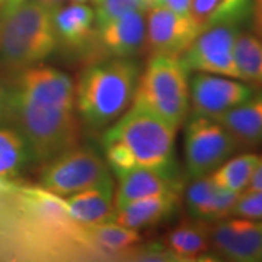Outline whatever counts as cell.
I'll return each mask as SVG.
<instances>
[{
  "mask_svg": "<svg viewBox=\"0 0 262 262\" xmlns=\"http://www.w3.org/2000/svg\"><path fill=\"white\" fill-rule=\"evenodd\" d=\"M237 34L236 25L211 27L200 32L179 58L188 72L227 76L242 80L233 54Z\"/></svg>",
  "mask_w": 262,
  "mask_h": 262,
  "instance_id": "obj_8",
  "label": "cell"
},
{
  "mask_svg": "<svg viewBox=\"0 0 262 262\" xmlns=\"http://www.w3.org/2000/svg\"><path fill=\"white\" fill-rule=\"evenodd\" d=\"M64 215L77 226H89L108 222L113 214L115 188L111 177L67 196H58Z\"/></svg>",
  "mask_w": 262,
  "mask_h": 262,
  "instance_id": "obj_14",
  "label": "cell"
},
{
  "mask_svg": "<svg viewBox=\"0 0 262 262\" xmlns=\"http://www.w3.org/2000/svg\"><path fill=\"white\" fill-rule=\"evenodd\" d=\"M95 6V28L131 10H143L140 0H99Z\"/></svg>",
  "mask_w": 262,
  "mask_h": 262,
  "instance_id": "obj_26",
  "label": "cell"
},
{
  "mask_svg": "<svg viewBox=\"0 0 262 262\" xmlns=\"http://www.w3.org/2000/svg\"><path fill=\"white\" fill-rule=\"evenodd\" d=\"M241 194L217 185L210 175L200 177L187 189V208L194 220L217 222L232 214Z\"/></svg>",
  "mask_w": 262,
  "mask_h": 262,
  "instance_id": "obj_15",
  "label": "cell"
},
{
  "mask_svg": "<svg viewBox=\"0 0 262 262\" xmlns=\"http://www.w3.org/2000/svg\"><path fill=\"white\" fill-rule=\"evenodd\" d=\"M2 2H3V0H0V3H2Z\"/></svg>",
  "mask_w": 262,
  "mask_h": 262,
  "instance_id": "obj_37",
  "label": "cell"
},
{
  "mask_svg": "<svg viewBox=\"0 0 262 262\" xmlns=\"http://www.w3.org/2000/svg\"><path fill=\"white\" fill-rule=\"evenodd\" d=\"M32 160L25 136L15 128L0 127V181L18 177Z\"/></svg>",
  "mask_w": 262,
  "mask_h": 262,
  "instance_id": "obj_23",
  "label": "cell"
},
{
  "mask_svg": "<svg viewBox=\"0 0 262 262\" xmlns=\"http://www.w3.org/2000/svg\"><path fill=\"white\" fill-rule=\"evenodd\" d=\"M72 2H75V3H86L88 0H72Z\"/></svg>",
  "mask_w": 262,
  "mask_h": 262,
  "instance_id": "obj_34",
  "label": "cell"
},
{
  "mask_svg": "<svg viewBox=\"0 0 262 262\" xmlns=\"http://www.w3.org/2000/svg\"><path fill=\"white\" fill-rule=\"evenodd\" d=\"M175 139L173 125L131 103L103 131L101 146L108 168L118 178L136 169L177 170Z\"/></svg>",
  "mask_w": 262,
  "mask_h": 262,
  "instance_id": "obj_1",
  "label": "cell"
},
{
  "mask_svg": "<svg viewBox=\"0 0 262 262\" xmlns=\"http://www.w3.org/2000/svg\"><path fill=\"white\" fill-rule=\"evenodd\" d=\"M259 156L252 153H245L233 159H227L219 168L210 173L217 185L242 194L249 185L253 170L256 168Z\"/></svg>",
  "mask_w": 262,
  "mask_h": 262,
  "instance_id": "obj_24",
  "label": "cell"
},
{
  "mask_svg": "<svg viewBox=\"0 0 262 262\" xmlns=\"http://www.w3.org/2000/svg\"><path fill=\"white\" fill-rule=\"evenodd\" d=\"M96 46L106 58L134 57L144 46V10H131L95 28Z\"/></svg>",
  "mask_w": 262,
  "mask_h": 262,
  "instance_id": "obj_13",
  "label": "cell"
},
{
  "mask_svg": "<svg viewBox=\"0 0 262 262\" xmlns=\"http://www.w3.org/2000/svg\"><path fill=\"white\" fill-rule=\"evenodd\" d=\"M9 105L35 162L46 163L58 153L76 146L77 120L75 110L32 102L12 94Z\"/></svg>",
  "mask_w": 262,
  "mask_h": 262,
  "instance_id": "obj_5",
  "label": "cell"
},
{
  "mask_svg": "<svg viewBox=\"0 0 262 262\" xmlns=\"http://www.w3.org/2000/svg\"><path fill=\"white\" fill-rule=\"evenodd\" d=\"M2 185H3V181H0V187H2Z\"/></svg>",
  "mask_w": 262,
  "mask_h": 262,
  "instance_id": "obj_36",
  "label": "cell"
},
{
  "mask_svg": "<svg viewBox=\"0 0 262 262\" xmlns=\"http://www.w3.org/2000/svg\"><path fill=\"white\" fill-rule=\"evenodd\" d=\"M252 95L253 88L233 77L195 73L189 79V108L195 115L215 120Z\"/></svg>",
  "mask_w": 262,
  "mask_h": 262,
  "instance_id": "obj_9",
  "label": "cell"
},
{
  "mask_svg": "<svg viewBox=\"0 0 262 262\" xmlns=\"http://www.w3.org/2000/svg\"><path fill=\"white\" fill-rule=\"evenodd\" d=\"M210 227L206 222H185L175 227L166 237L165 248L173 261H200L210 248Z\"/></svg>",
  "mask_w": 262,
  "mask_h": 262,
  "instance_id": "obj_21",
  "label": "cell"
},
{
  "mask_svg": "<svg viewBox=\"0 0 262 262\" xmlns=\"http://www.w3.org/2000/svg\"><path fill=\"white\" fill-rule=\"evenodd\" d=\"M108 177L111 170L101 155L91 147L73 146L44 163L39 184L53 195L67 196L94 187Z\"/></svg>",
  "mask_w": 262,
  "mask_h": 262,
  "instance_id": "obj_6",
  "label": "cell"
},
{
  "mask_svg": "<svg viewBox=\"0 0 262 262\" xmlns=\"http://www.w3.org/2000/svg\"><path fill=\"white\" fill-rule=\"evenodd\" d=\"M210 239L226 258L237 262H262V220L220 219L210 227Z\"/></svg>",
  "mask_w": 262,
  "mask_h": 262,
  "instance_id": "obj_12",
  "label": "cell"
},
{
  "mask_svg": "<svg viewBox=\"0 0 262 262\" xmlns=\"http://www.w3.org/2000/svg\"><path fill=\"white\" fill-rule=\"evenodd\" d=\"M158 6H163V8L172 10L178 15L188 16L189 8H191V0H159Z\"/></svg>",
  "mask_w": 262,
  "mask_h": 262,
  "instance_id": "obj_28",
  "label": "cell"
},
{
  "mask_svg": "<svg viewBox=\"0 0 262 262\" xmlns=\"http://www.w3.org/2000/svg\"><path fill=\"white\" fill-rule=\"evenodd\" d=\"M252 191H262V156H259L252 178L249 181V185L245 189V192H252Z\"/></svg>",
  "mask_w": 262,
  "mask_h": 262,
  "instance_id": "obj_29",
  "label": "cell"
},
{
  "mask_svg": "<svg viewBox=\"0 0 262 262\" xmlns=\"http://www.w3.org/2000/svg\"><path fill=\"white\" fill-rule=\"evenodd\" d=\"M88 244L105 255H131V249L141 241L139 230L114 222L79 226Z\"/></svg>",
  "mask_w": 262,
  "mask_h": 262,
  "instance_id": "obj_22",
  "label": "cell"
},
{
  "mask_svg": "<svg viewBox=\"0 0 262 262\" xmlns=\"http://www.w3.org/2000/svg\"><path fill=\"white\" fill-rule=\"evenodd\" d=\"M39 3H42L51 13H54L57 9H60L64 5L66 0H38Z\"/></svg>",
  "mask_w": 262,
  "mask_h": 262,
  "instance_id": "obj_32",
  "label": "cell"
},
{
  "mask_svg": "<svg viewBox=\"0 0 262 262\" xmlns=\"http://www.w3.org/2000/svg\"><path fill=\"white\" fill-rule=\"evenodd\" d=\"M179 189L181 181L178 178V170L136 169L118 177L114 207H120L144 196L179 192Z\"/></svg>",
  "mask_w": 262,
  "mask_h": 262,
  "instance_id": "obj_16",
  "label": "cell"
},
{
  "mask_svg": "<svg viewBox=\"0 0 262 262\" xmlns=\"http://www.w3.org/2000/svg\"><path fill=\"white\" fill-rule=\"evenodd\" d=\"M232 214L262 220V191L242 192L234 204Z\"/></svg>",
  "mask_w": 262,
  "mask_h": 262,
  "instance_id": "obj_27",
  "label": "cell"
},
{
  "mask_svg": "<svg viewBox=\"0 0 262 262\" xmlns=\"http://www.w3.org/2000/svg\"><path fill=\"white\" fill-rule=\"evenodd\" d=\"M252 10V0H191L189 16L203 32L215 25H237Z\"/></svg>",
  "mask_w": 262,
  "mask_h": 262,
  "instance_id": "obj_18",
  "label": "cell"
},
{
  "mask_svg": "<svg viewBox=\"0 0 262 262\" xmlns=\"http://www.w3.org/2000/svg\"><path fill=\"white\" fill-rule=\"evenodd\" d=\"M141 3V8L143 10L146 12V10L151 9V8H155V6H158V3H159V0H140Z\"/></svg>",
  "mask_w": 262,
  "mask_h": 262,
  "instance_id": "obj_33",
  "label": "cell"
},
{
  "mask_svg": "<svg viewBox=\"0 0 262 262\" xmlns=\"http://www.w3.org/2000/svg\"><path fill=\"white\" fill-rule=\"evenodd\" d=\"M58 42L67 47H82L95 32V10L86 3L61 6L53 13Z\"/></svg>",
  "mask_w": 262,
  "mask_h": 262,
  "instance_id": "obj_19",
  "label": "cell"
},
{
  "mask_svg": "<svg viewBox=\"0 0 262 262\" xmlns=\"http://www.w3.org/2000/svg\"><path fill=\"white\" fill-rule=\"evenodd\" d=\"M234 61L244 82L262 84V39L251 34H237Z\"/></svg>",
  "mask_w": 262,
  "mask_h": 262,
  "instance_id": "obj_25",
  "label": "cell"
},
{
  "mask_svg": "<svg viewBox=\"0 0 262 262\" xmlns=\"http://www.w3.org/2000/svg\"><path fill=\"white\" fill-rule=\"evenodd\" d=\"M140 79V66L128 58H103L88 66L75 88L79 118L91 130H101L130 108Z\"/></svg>",
  "mask_w": 262,
  "mask_h": 262,
  "instance_id": "obj_2",
  "label": "cell"
},
{
  "mask_svg": "<svg viewBox=\"0 0 262 262\" xmlns=\"http://www.w3.org/2000/svg\"><path fill=\"white\" fill-rule=\"evenodd\" d=\"M178 198L179 192H165L134 200L120 207H114L108 222L136 230L158 225L175 211Z\"/></svg>",
  "mask_w": 262,
  "mask_h": 262,
  "instance_id": "obj_17",
  "label": "cell"
},
{
  "mask_svg": "<svg viewBox=\"0 0 262 262\" xmlns=\"http://www.w3.org/2000/svg\"><path fill=\"white\" fill-rule=\"evenodd\" d=\"M58 47L53 13L38 0H25L0 19V61L22 70L41 64Z\"/></svg>",
  "mask_w": 262,
  "mask_h": 262,
  "instance_id": "obj_3",
  "label": "cell"
},
{
  "mask_svg": "<svg viewBox=\"0 0 262 262\" xmlns=\"http://www.w3.org/2000/svg\"><path fill=\"white\" fill-rule=\"evenodd\" d=\"M24 2H25V0H3V2L0 3V19L8 16V15L12 13L18 6H20Z\"/></svg>",
  "mask_w": 262,
  "mask_h": 262,
  "instance_id": "obj_30",
  "label": "cell"
},
{
  "mask_svg": "<svg viewBox=\"0 0 262 262\" xmlns=\"http://www.w3.org/2000/svg\"><path fill=\"white\" fill-rule=\"evenodd\" d=\"M91 2H92L94 5H98V3H99V0H91Z\"/></svg>",
  "mask_w": 262,
  "mask_h": 262,
  "instance_id": "obj_35",
  "label": "cell"
},
{
  "mask_svg": "<svg viewBox=\"0 0 262 262\" xmlns=\"http://www.w3.org/2000/svg\"><path fill=\"white\" fill-rule=\"evenodd\" d=\"M146 12L144 47L150 57H181L200 34L189 15H178L163 6H155Z\"/></svg>",
  "mask_w": 262,
  "mask_h": 262,
  "instance_id": "obj_10",
  "label": "cell"
},
{
  "mask_svg": "<svg viewBox=\"0 0 262 262\" xmlns=\"http://www.w3.org/2000/svg\"><path fill=\"white\" fill-rule=\"evenodd\" d=\"M225 128L233 134L239 144L258 146L262 143V94H253L219 118Z\"/></svg>",
  "mask_w": 262,
  "mask_h": 262,
  "instance_id": "obj_20",
  "label": "cell"
},
{
  "mask_svg": "<svg viewBox=\"0 0 262 262\" xmlns=\"http://www.w3.org/2000/svg\"><path fill=\"white\" fill-rule=\"evenodd\" d=\"M253 12H255V24L256 29L262 35V0H255L253 3Z\"/></svg>",
  "mask_w": 262,
  "mask_h": 262,
  "instance_id": "obj_31",
  "label": "cell"
},
{
  "mask_svg": "<svg viewBox=\"0 0 262 262\" xmlns=\"http://www.w3.org/2000/svg\"><path fill=\"white\" fill-rule=\"evenodd\" d=\"M12 95L37 103L75 110V86L69 76L47 66L22 69Z\"/></svg>",
  "mask_w": 262,
  "mask_h": 262,
  "instance_id": "obj_11",
  "label": "cell"
},
{
  "mask_svg": "<svg viewBox=\"0 0 262 262\" xmlns=\"http://www.w3.org/2000/svg\"><path fill=\"white\" fill-rule=\"evenodd\" d=\"M179 57L151 56L134 92L133 102L175 128L189 113V77Z\"/></svg>",
  "mask_w": 262,
  "mask_h": 262,
  "instance_id": "obj_4",
  "label": "cell"
},
{
  "mask_svg": "<svg viewBox=\"0 0 262 262\" xmlns=\"http://www.w3.org/2000/svg\"><path fill=\"white\" fill-rule=\"evenodd\" d=\"M239 141L214 118L191 114L184 133V158L188 177L210 175L237 149Z\"/></svg>",
  "mask_w": 262,
  "mask_h": 262,
  "instance_id": "obj_7",
  "label": "cell"
}]
</instances>
